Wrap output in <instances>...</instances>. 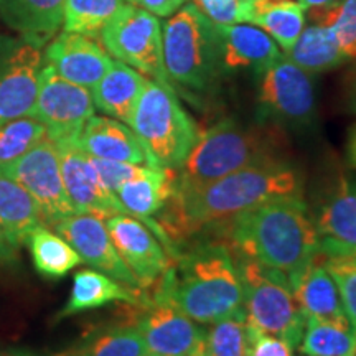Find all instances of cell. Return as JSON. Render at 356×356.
Segmentation results:
<instances>
[{"instance_id":"cell-39","label":"cell","mask_w":356,"mask_h":356,"mask_svg":"<svg viewBox=\"0 0 356 356\" xmlns=\"http://www.w3.org/2000/svg\"><path fill=\"white\" fill-rule=\"evenodd\" d=\"M248 337V356H293L292 348L286 341L274 335H269V333H262L249 323Z\"/></svg>"},{"instance_id":"cell-44","label":"cell","mask_w":356,"mask_h":356,"mask_svg":"<svg viewBox=\"0 0 356 356\" xmlns=\"http://www.w3.org/2000/svg\"><path fill=\"white\" fill-rule=\"evenodd\" d=\"M346 155H348L350 165L356 170V127L350 132L348 137V145H346Z\"/></svg>"},{"instance_id":"cell-3","label":"cell","mask_w":356,"mask_h":356,"mask_svg":"<svg viewBox=\"0 0 356 356\" xmlns=\"http://www.w3.org/2000/svg\"><path fill=\"white\" fill-rule=\"evenodd\" d=\"M236 254L292 279L318 254V236L304 198H280L225 222Z\"/></svg>"},{"instance_id":"cell-25","label":"cell","mask_w":356,"mask_h":356,"mask_svg":"<svg viewBox=\"0 0 356 356\" xmlns=\"http://www.w3.org/2000/svg\"><path fill=\"white\" fill-rule=\"evenodd\" d=\"M140 291L124 286L104 273L92 269H83L74 274L73 287L66 305L56 315V320L83 314V312L99 309L111 302H127L137 304Z\"/></svg>"},{"instance_id":"cell-34","label":"cell","mask_w":356,"mask_h":356,"mask_svg":"<svg viewBox=\"0 0 356 356\" xmlns=\"http://www.w3.org/2000/svg\"><path fill=\"white\" fill-rule=\"evenodd\" d=\"M47 137V129L35 118L13 119L0 126V165L19 159Z\"/></svg>"},{"instance_id":"cell-35","label":"cell","mask_w":356,"mask_h":356,"mask_svg":"<svg viewBox=\"0 0 356 356\" xmlns=\"http://www.w3.org/2000/svg\"><path fill=\"white\" fill-rule=\"evenodd\" d=\"M310 19L330 26L346 61L356 60V0H341L330 10L314 13Z\"/></svg>"},{"instance_id":"cell-13","label":"cell","mask_w":356,"mask_h":356,"mask_svg":"<svg viewBox=\"0 0 356 356\" xmlns=\"http://www.w3.org/2000/svg\"><path fill=\"white\" fill-rule=\"evenodd\" d=\"M149 356H204V332L170 302L154 297L136 323Z\"/></svg>"},{"instance_id":"cell-5","label":"cell","mask_w":356,"mask_h":356,"mask_svg":"<svg viewBox=\"0 0 356 356\" xmlns=\"http://www.w3.org/2000/svg\"><path fill=\"white\" fill-rule=\"evenodd\" d=\"M163 68L170 86L190 95H208L222 76L221 43L195 2H186L162 26Z\"/></svg>"},{"instance_id":"cell-36","label":"cell","mask_w":356,"mask_h":356,"mask_svg":"<svg viewBox=\"0 0 356 356\" xmlns=\"http://www.w3.org/2000/svg\"><path fill=\"white\" fill-rule=\"evenodd\" d=\"M322 261L325 269L335 280L346 318L353 330H356V251L346 254L322 256Z\"/></svg>"},{"instance_id":"cell-30","label":"cell","mask_w":356,"mask_h":356,"mask_svg":"<svg viewBox=\"0 0 356 356\" xmlns=\"http://www.w3.org/2000/svg\"><path fill=\"white\" fill-rule=\"evenodd\" d=\"M297 348L305 356H353L356 330L351 325H337L307 318Z\"/></svg>"},{"instance_id":"cell-26","label":"cell","mask_w":356,"mask_h":356,"mask_svg":"<svg viewBox=\"0 0 356 356\" xmlns=\"http://www.w3.org/2000/svg\"><path fill=\"white\" fill-rule=\"evenodd\" d=\"M38 226H44L37 202L24 186L0 175V229L13 248L26 243Z\"/></svg>"},{"instance_id":"cell-31","label":"cell","mask_w":356,"mask_h":356,"mask_svg":"<svg viewBox=\"0 0 356 356\" xmlns=\"http://www.w3.org/2000/svg\"><path fill=\"white\" fill-rule=\"evenodd\" d=\"M147 348L136 325H121L89 338L78 348L60 356H147Z\"/></svg>"},{"instance_id":"cell-20","label":"cell","mask_w":356,"mask_h":356,"mask_svg":"<svg viewBox=\"0 0 356 356\" xmlns=\"http://www.w3.org/2000/svg\"><path fill=\"white\" fill-rule=\"evenodd\" d=\"M289 284L305 318L350 325L341 304L340 292L330 273L325 269L322 256H315V259L307 264L304 270L289 279Z\"/></svg>"},{"instance_id":"cell-1","label":"cell","mask_w":356,"mask_h":356,"mask_svg":"<svg viewBox=\"0 0 356 356\" xmlns=\"http://www.w3.org/2000/svg\"><path fill=\"white\" fill-rule=\"evenodd\" d=\"M280 198H304V177L286 160H269L218 178L200 188L177 190L157 222L172 252L173 239H185L211 225H225L252 208Z\"/></svg>"},{"instance_id":"cell-37","label":"cell","mask_w":356,"mask_h":356,"mask_svg":"<svg viewBox=\"0 0 356 356\" xmlns=\"http://www.w3.org/2000/svg\"><path fill=\"white\" fill-rule=\"evenodd\" d=\"M213 25L248 24L251 13V0H195Z\"/></svg>"},{"instance_id":"cell-23","label":"cell","mask_w":356,"mask_h":356,"mask_svg":"<svg viewBox=\"0 0 356 356\" xmlns=\"http://www.w3.org/2000/svg\"><path fill=\"white\" fill-rule=\"evenodd\" d=\"M66 0H0V19L33 47L42 48L63 26Z\"/></svg>"},{"instance_id":"cell-19","label":"cell","mask_w":356,"mask_h":356,"mask_svg":"<svg viewBox=\"0 0 356 356\" xmlns=\"http://www.w3.org/2000/svg\"><path fill=\"white\" fill-rule=\"evenodd\" d=\"M74 145L96 159L159 167L132 129L113 118H89Z\"/></svg>"},{"instance_id":"cell-22","label":"cell","mask_w":356,"mask_h":356,"mask_svg":"<svg viewBox=\"0 0 356 356\" xmlns=\"http://www.w3.org/2000/svg\"><path fill=\"white\" fill-rule=\"evenodd\" d=\"M177 188V170L162 167H147L139 177L119 186L115 195L124 208L137 220L145 222L159 239L162 238L154 216L170 202Z\"/></svg>"},{"instance_id":"cell-7","label":"cell","mask_w":356,"mask_h":356,"mask_svg":"<svg viewBox=\"0 0 356 356\" xmlns=\"http://www.w3.org/2000/svg\"><path fill=\"white\" fill-rule=\"evenodd\" d=\"M233 256L244 289L246 322L262 333L284 340L292 350L297 348L307 318L297 305L289 279L251 257L236 252Z\"/></svg>"},{"instance_id":"cell-18","label":"cell","mask_w":356,"mask_h":356,"mask_svg":"<svg viewBox=\"0 0 356 356\" xmlns=\"http://www.w3.org/2000/svg\"><path fill=\"white\" fill-rule=\"evenodd\" d=\"M44 65H50L60 76L91 91L108 73L113 58L95 38L61 32L48 43Z\"/></svg>"},{"instance_id":"cell-16","label":"cell","mask_w":356,"mask_h":356,"mask_svg":"<svg viewBox=\"0 0 356 356\" xmlns=\"http://www.w3.org/2000/svg\"><path fill=\"white\" fill-rule=\"evenodd\" d=\"M106 221L119 256L145 289L165 274L173 259L160 244L159 236L132 215H114Z\"/></svg>"},{"instance_id":"cell-21","label":"cell","mask_w":356,"mask_h":356,"mask_svg":"<svg viewBox=\"0 0 356 356\" xmlns=\"http://www.w3.org/2000/svg\"><path fill=\"white\" fill-rule=\"evenodd\" d=\"M221 43L222 73L256 70L261 73L282 55L277 43L256 25L234 24L216 26Z\"/></svg>"},{"instance_id":"cell-11","label":"cell","mask_w":356,"mask_h":356,"mask_svg":"<svg viewBox=\"0 0 356 356\" xmlns=\"http://www.w3.org/2000/svg\"><path fill=\"white\" fill-rule=\"evenodd\" d=\"M91 91L65 79L50 65L40 71L38 95L32 118L47 129V137L60 144H74L89 118L95 115Z\"/></svg>"},{"instance_id":"cell-6","label":"cell","mask_w":356,"mask_h":356,"mask_svg":"<svg viewBox=\"0 0 356 356\" xmlns=\"http://www.w3.org/2000/svg\"><path fill=\"white\" fill-rule=\"evenodd\" d=\"M129 126L159 167L178 170L198 139L197 122L172 86L147 79Z\"/></svg>"},{"instance_id":"cell-2","label":"cell","mask_w":356,"mask_h":356,"mask_svg":"<svg viewBox=\"0 0 356 356\" xmlns=\"http://www.w3.org/2000/svg\"><path fill=\"white\" fill-rule=\"evenodd\" d=\"M154 297L170 302L202 325L244 314L238 264L233 252L221 243L200 244L178 256L159 279Z\"/></svg>"},{"instance_id":"cell-47","label":"cell","mask_w":356,"mask_h":356,"mask_svg":"<svg viewBox=\"0 0 356 356\" xmlns=\"http://www.w3.org/2000/svg\"><path fill=\"white\" fill-rule=\"evenodd\" d=\"M147 356H149V355H147Z\"/></svg>"},{"instance_id":"cell-24","label":"cell","mask_w":356,"mask_h":356,"mask_svg":"<svg viewBox=\"0 0 356 356\" xmlns=\"http://www.w3.org/2000/svg\"><path fill=\"white\" fill-rule=\"evenodd\" d=\"M147 78L132 66L113 60L108 73L91 89L95 108L109 118L129 124Z\"/></svg>"},{"instance_id":"cell-41","label":"cell","mask_w":356,"mask_h":356,"mask_svg":"<svg viewBox=\"0 0 356 356\" xmlns=\"http://www.w3.org/2000/svg\"><path fill=\"white\" fill-rule=\"evenodd\" d=\"M345 104L348 113L356 114V60L345 79Z\"/></svg>"},{"instance_id":"cell-46","label":"cell","mask_w":356,"mask_h":356,"mask_svg":"<svg viewBox=\"0 0 356 356\" xmlns=\"http://www.w3.org/2000/svg\"><path fill=\"white\" fill-rule=\"evenodd\" d=\"M353 356H356V351H355V355H353Z\"/></svg>"},{"instance_id":"cell-14","label":"cell","mask_w":356,"mask_h":356,"mask_svg":"<svg viewBox=\"0 0 356 356\" xmlns=\"http://www.w3.org/2000/svg\"><path fill=\"white\" fill-rule=\"evenodd\" d=\"M53 228L74 248L83 262L134 291H142L139 280L119 256L102 218L76 213L58 221Z\"/></svg>"},{"instance_id":"cell-32","label":"cell","mask_w":356,"mask_h":356,"mask_svg":"<svg viewBox=\"0 0 356 356\" xmlns=\"http://www.w3.org/2000/svg\"><path fill=\"white\" fill-rule=\"evenodd\" d=\"M124 6V0H66L63 30L99 37L106 24Z\"/></svg>"},{"instance_id":"cell-15","label":"cell","mask_w":356,"mask_h":356,"mask_svg":"<svg viewBox=\"0 0 356 356\" xmlns=\"http://www.w3.org/2000/svg\"><path fill=\"white\" fill-rule=\"evenodd\" d=\"M318 254L337 256L356 251V177L338 173L314 216Z\"/></svg>"},{"instance_id":"cell-9","label":"cell","mask_w":356,"mask_h":356,"mask_svg":"<svg viewBox=\"0 0 356 356\" xmlns=\"http://www.w3.org/2000/svg\"><path fill=\"white\" fill-rule=\"evenodd\" d=\"M106 51L154 81L168 84L163 68L162 25L144 8L124 3L101 32Z\"/></svg>"},{"instance_id":"cell-17","label":"cell","mask_w":356,"mask_h":356,"mask_svg":"<svg viewBox=\"0 0 356 356\" xmlns=\"http://www.w3.org/2000/svg\"><path fill=\"white\" fill-rule=\"evenodd\" d=\"M56 147L60 152L65 190L74 211L99 216L102 220L129 213L119 202L118 195L102 184L86 152L74 144H60Z\"/></svg>"},{"instance_id":"cell-29","label":"cell","mask_w":356,"mask_h":356,"mask_svg":"<svg viewBox=\"0 0 356 356\" xmlns=\"http://www.w3.org/2000/svg\"><path fill=\"white\" fill-rule=\"evenodd\" d=\"M35 269L44 277L60 279L81 264V256L63 236L53 233L47 226H38L26 239Z\"/></svg>"},{"instance_id":"cell-38","label":"cell","mask_w":356,"mask_h":356,"mask_svg":"<svg viewBox=\"0 0 356 356\" xmlns=\"http://www.w3.org/2000/svg\"><path fill=\"white\" fill-rule=\"evenodd\" d=\"M91 157V155H89ZM91 163L95 165L97 175H99L101 181L104 184L106 188L111 191H118L119 186L126 181L132 180V178L139 177L142 172L149 165H134V163L126 162H114V160H102L91 157Z\"/></svg>"},{"instance_id":"cell-33","label":"cell","mask_w":356,"mask_h":356,"mask_svg":"<svg viewBox=\"0 0 356 356\" xmlns=\"http://www.w3.org/2000/svg\"><path fill=\"white\" fill-rule=\"evenodd\" d=\"M246 312L210 323L204 333V356H248Z\"/></svg>"},{"instance_id":"cell-40","label":"cell","mask_w":356,"mask_h":356,"mask_svg":"<svg viewBox=\"0 0 356 356\" xmlns=\"http://www.w3.org/2000/svg\"><path fill=\"white\" fill-rule=\"evenodd\" d=\"M127 2L144 8L155 17H170L180 10L188 0H127Z\"/></svg>"},{"instance_id":"cell-8","label":"cell","mask_w":356,"mask_h":356,"mask_svg":"<svg viewBox=\"0 0 356 356\" xmlns=\"http://www.w3.org/2000/svg\"><path fill=\"white\" fill-rule=\"evenodd\" d=\"M257 104L261 122L277 127H305L317 114L312 73L280 55L261 71Z\"/></svg>"},{"instance_id":"cell-10","label":"cell","mask_w":356,"mask_h":356,"mask_svg":"<svg viewBox=\"0 0 356 356\" xmlns=\"http://www.w3.org/2000/svg\"><path fill=\"white\" fill-rule=\"evenodd\" d=\"M0 175L10 178L32 195L42 213L44 226L76 215L66 195L58 147L44 137L19 159L0 165Z\"/></svg>"},{"instance_id":"cell-43","label":"cell","mask_w":356,"mask_h":356,"mask_svg":"<svg viewBox=\"0 0 356 356\" xmlns=\"http://www.w3.org/2000/svg\"><path fill=\"white\" fill-rule=\"evenodd\" d=\"M17 249L7 241V238L3 236L2 229H0V262H10L15 257Z\"/></svg>"},{"instance_id":"cell-4","label":"cell","mask_w":356,"mask_h":356,"mask_svg":"<svg viewBox=\"0 0 356 356\" xmlns=\"http://www.w3.org/2000/svg\"><path fill=\"white\" fill-rule=\"evenodd\" d=\"M282 139L277 126H244L222 119L198 134L193 149L177 170V190L211 184L229 173L280 159Z\"/></svg>"},{"instance_id":"cell-28","label":"cell","mask_w":356,"mask_h":356,"mask_svg":"<svg viewBox=\"0 0 356 356\" xmlns=\"http://www.w3.org/2000/svg\"><path fill=\"white\" fill-rule=\"evenodd\" d=\"M248 24L259 26L287 51L304 30L305 8L297 0H251Z\"/></svg>"},{"instance_id":"cell-42","label":"cell","mask_w":356,"mask_h":356,"mask_svg":"<svg viewBox=\"0 0 356 356\" xmlns=\"http://www.w3.org/2000/svg\"><path fill=\"white\" fill-rule=\"evenodd\" d=\"M297 2L305 8V12H309L310 15H314V13H322V12L330 10V8L338 6L341 0H297Z\"/></svg>"},{"instance_id":"cell-12","label":"cell","mask_w":356,"mask_h":356,"mask_svg":"<svg viewBox=\"0 0 356 356\" xmlns=\"http://www.w3.org/2000/svg\"><path fill=\"white\" fill-rule=\"evenodd\" d=\"M43 56L24 38L0 37V126L32 118Z\"/></svg>"},{"instance_id":"cell-27","label":"cell","mask_w":356,"mask_h":356,"mask_svg":"<svg viewBox=\"0 0 356 356\" xmlns=\"http://www.w3.org/2000/svg\"><path fill=\"white\" fill-rule=\"evenodd\" d=\"M286 56L307 73H325L348 63L330 26L314 22L304 26Z\"/></svg>"},{"instance_id":"cell-45","label":"cell","mask_w":356,"mask_h":356,"mask_svg":"<svg viewBox=\"0 0 356 356\" xmlns=\"http://www.w3.org/2000/svg\"><path fill=\"white\" fill-rule=\"evenodd\" d=\"M0 356H33V355L24 353V351H8V353H6V351H0Z\"/></svg>"}]
</instances>
